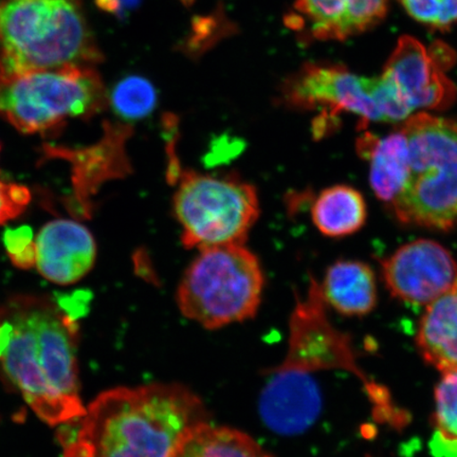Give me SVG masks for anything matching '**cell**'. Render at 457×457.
<instances>
[{"mask_svg": "<svg viewBox=\"0 0 457 457\" xmlns=\"http://www.w3.org/2000/svg\"><path fill=\"white\" fill-rule=\"evenodd\" d=\"M76 319L37 295L0 306V371L46 424H71L85 414L78 371Z\"/></svg>", "mask_w": 457, "mask_h": 457, "instance_id": "cell-1", "label": "cell"}, {"mask_svg": "<svg viewBox=\"0 0 457 457\" xmlns=\"http://www.w3.org/2000/svg\"><path fill=\"white\" fill-rule=\"evenodd\" d=\"M203 400L179 384L103 392L64 433V457H174L194 428L208 422Z\"/></svg>", "mask_w": 457, "mask_h": 457, "instance_id": "cell-2", "label": "cell"}, {"mask_svg": "<svg viewBox=\"0 0 457 457\" xmlns=\"http://www.w3.org/2000/svg\"><path fill=\"white\" fill-rule=\"evenodd\" d=\"M102 60L79 0L0 2V82Z\"/></svg>", "mask_w": 457, "mask_h": 457, "instance_id": "cell-3", "label": "cell"}, {"mask_svg": "<svg viewBox=\"0 0 457 457\" xmlns=\"http://www.w3.org/2000/svg\"><path fill=\"white\" fill-rule=\"evenodd\" d=\"M409 146V174L391 204L397 219L447 231L457 226V121L428 112L411 114L402 128Z\"/></svg>", "mask_w": 457, "mask_h": 457, "instance_id": "cell-4", "label": "cell"}, {"mask_svg": "<svg viewBox=\"0 0 457 457\" xmlns=\"http://www.w3.org/2000/svg\"><path fill=\"white\" fill-rule=\"evenodd\" d=\"M264 273L244 245L200 250L177 290V304L205 329L253 319L261 305Z\"/></svg>", "mask_w": 457, "mask_h": 457, "instance_id": "cell-5", "label": "cell"}, {"mask_svg": "<svg viewBox=\"0 0 457 457\" xmlns=\"http://www.w3.org/2000/svg\"><path fill=\"white\" fill-rule=\"evenodd\" d=\"M105 86L94 66H66L0 82V116L24 134H45L104 110Z\"/></svg>", "mask_w": 457, "mask_h": 457, "instance_id": "cell-6", "label": "cell"}, {"mask_svg": "<svg viewBox=\"0 0 457 457\" xmlns=\"http://www.w3.org/2000/svg\"><path fill=\"white\" fill-rule=\"evenodd\" d=\"M173 212L187 249L244 245L260 215L255 187L237 176L180 171Z\"/></svg>", "mask_w": 457, "mask_h": 457, "instance_id": "cell-7", "label": "cell"}, {"mask_svg": "<svg viewBox=\"0 0 457 457\" xmlns=\"http://www.w3.org/2000/svg\"><path fill=\"white\" fill-rule=\"evenodd\" d=\"M279 102L291 111H324V117L342 112L367 121L400 122L413 111L390 79L365 78L337 65L306 64L281 87Z\"/></svg>", "mask_w": 457, "mask_h": 457, "instance_id": "cell-8", "label": "cell"}, {"mask_svg": "<svg viewBox=\"0 0 457 457\" xmlns=\"http://www.w3.org/2000/svg\"><path fill=\"white\" fill-rule=\"evenodd\" d=\"M325 304L321 287L313 278L306 300H299L290 319L287 357L272 370L311 374L345 370L369 386L367 376L358 367L350 337L331 325Z\"/></svg>", "mask_w": 457, "mask_h": 457, "instance_id": "cell-9", "label": "cell"}, {"mask_svg": "<svg viewBox=\"0 0 457 457\" xmlns=\"http://www.w3.org/2000/svg\"><path fill=\"white\" fill-rule=\"evenodd\" d=\"M381 267L391 295L413 306L431 304L457 279L453 255L430 239L403 245L382 262Z\"/></svg>", "mask_w": 457, "mask_h": 457, "instance_id": "cell-10", "label": "cell"}, {"mask_svg": "<svg viewBox=\"0 0 457 457\" xmlns=\"http://www.w3.org/2000/svg\"><path fill=\"white\" fill-rule=\"evenodd\" d=\"M385 76L412 111H445L453 104L456 88L437 60L417 39L403 37L388 59Z\"/></svg>", "mask_w": 457, "mask_h": 457, "instance_id": "cell-11", "label": "cell"}, {"mask_svg": "<svg viewBox=\"0 0 457 457\" xmlns=\"http://www.w3.org/2000/svg\"><path fill=\"white\" fill-rule=\"evenodd\" d=\"M36 247L37 270L55 284L77 283L95 265L96 245L93 234L77 221L48 222L38 232Z\"/></svg>", "mask_w": 457, "mask_h": 457, "instance_id": "cell-12", "label": "cell"}, {"mask_svg": "<svg viewBox=\"0 0 457 457\" xmlns=\"http://www.w3.org/2000/svg\"><path fill=\"white\" fill-rule=\"evenodd\" d=\"M388 0H295L291 26L318 41H345L384 19Z\"/></svg>", "mask_w": 457, "mask_h": 457, "instance_id": "cell-13", "label": "cell"}, {"mask_svg": "<svg viewBox=\"0 0 457 457\" xmlns=\"http://www.w3.org/2000/svg\"><path fill=\"white\" fill-rule=\"evenodd\" d=\"M272 380L260 400V412L266 426L286 436L307 430L321 412L319 387L310 374L271 370Z\"/></svg>", "mask_w": 457, "mask_h": 457, "instance_id": "cell-14", "label": "cell"}, {"mask_svg": "<svg viewBox=\"0 0 457 457\" xmlns=\"http://www.w3.org/2000/svg\"><path fill=\"white\" fill-rule=\"evenodd\" d=\"M415 341L427 363L441 373L457 371V279L426 307Z\"/></svg>", "mask_w": 457, "mask_h": 457, "instance_id": "cell-15", "label": "cell"}, {"mask_svg": "<svg viewBox=\"0 0 457 457\" xmlns=\"http://www.w3.org/2000/svg\"><path fill=\"white\" fill-rule=\"evenodd\" d=\"M360 155L370 162V181L376 196L392 204L402 192L409 174V146L402 129L377 138L364 135L357 141Z\"/></svg>", "mask_w": 457, "mask_h": 457, "instance_id": "cell-16", "label": "cell"}, {"mask_svg": "<svg viewBox=\"0 0 457 457\" xmlns=\"http://www.w3.org/2000/svg\"><path fill=\"white\" fill-rule=\"evenodd\" d=\"M320 287L325 303L345 316H365L377 304L375 274L361 262H335L325 273Z\"/></svg>", "mask_w": 457, "mask_h": 457, "instance_id": "cell-17", "label": "cell"}, {"mask_svg": "<svg viewBox=\"0 0 457 457\" xmlns=\"http://www.w3.org/2000/svg\"><path fill=\"white\" fill-rule=\"evenodd\" d=\"M312 219L328 237H345L361 228L367 220V204L361 193L352 187L325 188L314 199Z\"/></svg>", "mask_w": 457, "mask_h": 457, "instance_id": "cell-18", "label": "cell"}, {"mask_svg": "<svg viewBox=\"0 0 457 457\" xmlns=\"http://www.w3.org/2000/svg\"><path fill=\"white\" fill-rule=\"evenodd\" d=\"M174 457H271L248 434L210 422L188 434Z\"/></svg>", "mask_w": 457, "mask_h": 457, "instance_id": "cell-19", "label": "cell"}, {"mask_svg": "<svg viewBox=\"0 0 457 457\" xmlns=\"http://www.w3.org/2000/svg\"><path fill=\"white\" fill-rule=\"evenodd\" d=\"M434 397L436 433L430 445H457V371L442 373Z\"/></svg>", "mask_w": 457, "mask_h": 457, "instance_id": "cell-20", "label": "cell"}, {"mask_svg": "<svg viewBox=\"0 0 457 457\" xmlns=\"http://www.w3.org/2000/svg\"><path fill=\"white\" fill-rule=\"evenodd\" d=\"M113 111L124 119H141L151 112L156 103L152 84L140 77L122 79L113 88L111 96Z\"/></svg>", "mask_w": 457, "mask_h": 457, "instance_id": "cell-21", "label": "cell"}, {"mask_svg": "<svg viewBox=\"0 0 457 457\" xmlns=\"http://www.w3.org/2000/svg\"><path fill=\"white\" fill-rule=\"evenodd\" d=\"M4 244L11 262L20 270H30L36 265V238L31 228H9L4 234Z\"/></svg>", "mask_w": 457, "mask_h": 457, "instance_id": "cell-22", "label": "cell"}, {"mask_svg": "<svg viewBox=\"0 0 457 457\" xmlns=\"http://www.w3.org/2000/svg\"><path fill=\"white\" fill-rule=\"evenodd\" d=\"M30 200L28 187L0 180V226L24 212Z\"/></svg>", "mask_w": 457, "mask_h": 457, "instance_id": "cell-23", "label": "cell"}, {"mask_svg": "<svg viewBox=\"0 0 457 457\" xmlns=\"http://www.w3.org/2000/svg\"><path fill=\"white\" fill-rule=\"evenodd\" d=\"M402 4L414 20L437 29L443 0H402Z\"/></svg>", "mask_w": 457, "mask_h": 457, "instance_id": "cell-24", "label": "cell"}, {"mask_svg": "<svg viewBox=\"0 0 457 457\" xmlns=\"http://www.w3.org/2000/svg\"><path fill=\"white\" fill-rule=\"evenodd\" d=\"M457 22V0H443L437 29L445 30Z\"/></svg>", "mask_w": 457, "mask_h": 457, "instance_id": "cell-25", "label": "cell"}, {"mask_svg": "<svg viewBox=\"0 0 457 457\" xmlns=\"http://www.w3.org/2000/svg\"><path fill=\"white\" fill-rule=\"evenodd\" d=\"M434 457H457V445H430Z\"/></svg>", "mask_w": 457, "mask_h": 457, "instance_id": "cell-26", "label": "cell"}, {"mask_svg": "<svg viewBox=\"0 0 457 457\" xmlns=\"http://www.w3.org/2000/svg\"><path fill=\"white\" fill-rule=\"evenodd\" d=\"M0 148H2V147H0Z\"/></svg>", "mask_w": 457, "mask_h": 457, "instance_id": "cell-27", "label": "cell"}]
</instances>
